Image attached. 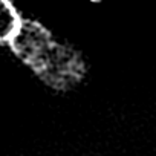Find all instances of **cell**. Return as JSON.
Segmentation results:
<instances>
[{"instance_id": "6da1fadb", "label": "cell", "mask_w": 156, "mask_h": 156, "mask_svg": "<svg viewBox=\"0 0 156 156\" xmlns=\"http://www.w3.org/2000/svg\"><path fill=\"white\" fill-rule=\"evenodd\" d=\"M22 19L11 0H0V41H11Z\"/></svg>"}]
</instances>
